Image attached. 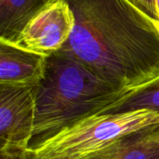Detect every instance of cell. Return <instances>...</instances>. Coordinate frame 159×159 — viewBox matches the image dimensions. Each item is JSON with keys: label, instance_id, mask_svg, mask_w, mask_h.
<instances>
[{"label": "cell", "instance_id": "obj_11", "mask_svg": "<svg viewBox=\"0 0 159 159\" xmlns=\"http://www.w3.org/2000/svg\"><path fill=\"white\" fill-rule=\"evenodd\" d=\"M156 26L157 27V29L159 30V23H156Z\"/></svg>", "mask_w": 159, "mask_h": 159}, {"label": "cell", "instance_id": "obj_10", "mask_svg": "<svg viewBox=\"0 0 159 159\" xmlns=\"http://www.w3.org/2000/svg\"><path fill=\"white\" fill-rule=\"evenodd\" d=\"M131 2L155 24L159 23V0H131Z\"/></svg>", "mask_w": 159, "mask_h": 159}, {"label": "cell", "instance_id": "obj_6", "mask_svg": "<svg viewBox=\"0 0 159 159\" xmlns=\"http://www.w3.org/2000/svg\"><path fill=\"white\" fill-rule=\"evenodd\" d=\"M48 56L0 41V85L37 87L44 77Z\"/></svg>", "mask_w": 159, "mask_h": 159}, {"label": "cell", "instance_id": "obj_9", "mask_svg": "<svg viewBox=\"0 0 159 159\" xmlns=\"http://www.w3.org/2000/svg\"><path fill=\"white\" fill-rule=\"evenodd\" d=\"M147 110L159 115V79L118 100L100 115Z\"/></svg>", "mask_w": 159, "mask_h": 159}, {"label": "cell", "instance_id": "obj_2", "mask_svg": "<svg viewBox=\"0 0 159 159\" xmlns=\"http://www.w3.org/2000/svg\"><path fill=\"white\" fill-rule=\"evenodd\" d=\"M125 96L71 54L60 50L48 56L44 77L36 89L30 148L84 119L100 115Z\"/></svg>", "mask_w": 159, "mask_h": 159}, {"label": "cell", "instance_id": "obj_5", "mask_svg": "<svg viewBox=\"0 0 159 159\" xmlns=\"http://www.w3.org/2000/svg\"><path fill=\"white\" fill-rule=\"evenodd\" d=\"M75 24L68 0H48L23 31L18 46L52 55L69 41Z\"/></svg>", "mask_w": 159, "mask_h": 159}, {"label": "cell", "instance_id": "obj_7", "mask_svg": "<svg viewBox=\"0 0 159 159\" xmlns=\"http://www.w3.org/2000/svg\"><path fill=\"white\" fill-rule=\"evenodd\" d=\"M86 159H159V124L133 132Z\"/></svg>", "mask_w": 159, "mask_h": 159}, {"label": "cell", "instance_id": "obj_3", "mask_svg": "<svg viewBox=\"0 0 159 159\" xmlns=\"http://www.w3.org/2000/svg\"><path fill=\"white\" fill-rule=\"evenodd\" d=\"M159 124V115L147 110L90 116L31 148L47 159H86L118 140Z\"/></svg>", "mask_w": 159, "mask_h": 159}, {"label": "cell", "instance_id": "obj_4", "mask_svg": "<svg viewBox=\"0 0 159 159\" xmlns=\"http://www.w3.org/2000/svg\"><path fill=\"white\" fill-rule=\"evenodd\" d=\"M37 87L0 85V149L30 148Z\"/></svg>", "mask_w": 159, "mask_h": 159}, {"label": "cell", "instance_id": "obj_1", "mask_svg": "<svg viewBox=\"0 0 159 159\" xmlns=\"http://www.w3.org/2000/svg\"><path fill=\"white\" fill-rule=\"evenodd\" d=\"M75 24L61 49L129 95L159 79V30L131 0H68Z\"/></svg>", "mask_w": 159, "mask_h": 159}, {"label": "cell", "instance_id": "obj_8", "mask_svg": "<svg viewBox=\"0 0 159 159\" xmlns=\"http://www.w3.org/2000/svg\"><path fill=\"white\" fill-rule=\"evenodd\" d=\"M48 0H0V41L19 45L34 16Z\"/></svg>", "mask_w": 159, "mask_h": 159}]
</instances>
